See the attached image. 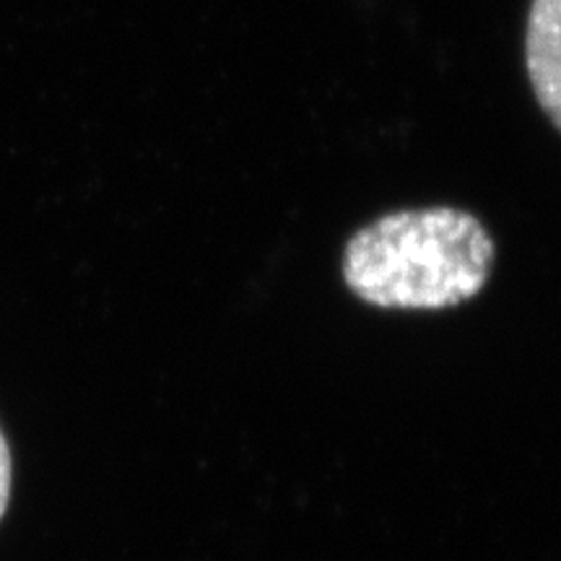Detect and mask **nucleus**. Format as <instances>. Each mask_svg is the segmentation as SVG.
I'll list each match as a JSON object with an SVG mask.
<instances>
[{
	"label": "nucleus",
	"mask_w": 561,
	"mask_h": 561,
	"mask_svg": "<svg viewBox=\"0 0 561 561\" xmlns=\"http://www.w3.org/2000/svg\"><path fill=\"white\" fill-rule=\"evenodd\" d=\"M494 257V240L468 210H396L351 237L343 280L382 310H447L479 297Z\"/></svg>",
	"instance_id": "f257e3e1"
},
{
	"label": "nucleus",
	"mask_w": 561,
	"mask_h": 561,
	"mask_svg": "<svg viewBox=\"0 0 561 561\" xmlns=\"http://www.w3.org/2000/svg\"><path fill=\"white\" fill-rule=\"evenodd\" d=\"M525 66L538 104L561 130V0H533Z\"/></svg>",
	"instance_id": "f03ea898"
},
{
	"label": "nucleus",
	"mask_w": 561,
	"mask_h": 561,
	"mask_svg": "<svg viewBox=\"0 0 561 561\" xmlns=\"http://www.w3.org/2000/svg\"><path fill=\"white\" fill-rule=\"evenodd\" d=\"M11 479H13V462H11V447L5 439L3 430H0V517L5 515L11 500Z\"/></svg>",
	"instance_id": "7ed1b4c3"
}]
</instances>
